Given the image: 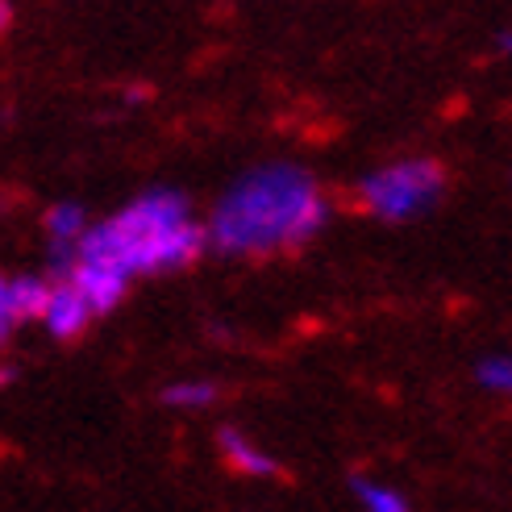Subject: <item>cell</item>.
I'll return each mask as SVG.
<instances>
[{
	"mask_svg": "<svg viewBox=\"0 0 512 512\" xmlns=\"http://www.w3.org/2000/svg\"><path fill=\"white\" fill-rule=\"evenodd\" d=\"M184 225H192L188 221V196H179L171 188H155V192H146L142 200H134L130 209L109 221L113 238H117V263H121V271H130V254L134 250H142L155 238L171 234V229H184Z\"/></svg>",
	"mask_w": 512,
	"mask_h": 512,
	"instance_id": "3",
	"label": "cell"
},
{
	"mask_svg": "<svg viewBox=\"0 0 512 512\" xmlns=\"http://www.w3.org/2000/svg\"><path fill=\"white\" fill-rule=\"evenodd\" d=\"M50 300H55V288H46L42 279H5L0 284V334L9 338V329L25 317L46 321Z\"/></svg>",
	"mask_w": 512,
	"mask_h": 512,
	"instance_id": "5",
	"label": "cell"
},
{
	"mask_svg": "<svg viewBox=\"0 0 512 512\" xmlns=\"http://www.w3.org/2000/svg\"><path fill=\"white\" fill-rule=\"evenodd\" d=\"M42 225H46V234L55 246H80L84 242V213L75 209V204H55V209L42 217Z\"/></svg>",
	"mask_w": 512,
	"mask_h": 512,
	"instance_id": "8",
	"label": "cell"
},
{
	"mask_svg": "<svg viewBox=\"0 0 512 512\" xmlns=\"http://www.w3.org/2000/svg\"><path fill=\"white\" fill-rule=\"evenodd\" d=\"M213 400H217L213 383H171V388H163V404H175V408H204Z\"/></svg>",
	"mask_w": 512,
	"mask_h": 512,
	"instance_id": "10",
	"label": "cell"
},
{
	"mask_svg": "<svg viewBox=\"0 0 512 512\" xmlns=\"http://www.w3.org/2000/svg\"><path fill=\"white\" fill-rule=\"evenodd\" d=\"M479 383H488V388H504L512 392V358H483L479 363Z\"/></svg>",
	"mask_w": 512,
	"mask_h": 512,
	"instance_id": "11",
	"label": "cell"
},
{
	"mask_svg": "<svg viewBox=\"0 0 512 512\" xmlns=\"http://www.w3.org/2000/svg\"><path fill=\"white\" fill-rule=\"evenodd\" d=\"M442 192H446V167L438 159L392 163V167H383L358 184L363 209L383 217V221H413L425 209H433Z\"/></svg>",
	"mask_w": 512,
	"mask_h": 512,
	"instance_id": "2",
	"label": "cell"
},
{
	"mask_svg": "<svg viewBox=\"0 0 512 512\" xmlns=\"http://www.w3.org/2000/svg\"><path fill=\"white\" fill-rule=\"evenodd\" d=\"M217 442H221V454L229 458V467H234V471H242V475H259V479H275V475H279V463H275V458H267V454L254 450L234 425H221V429H217Z\"/></svg>",
	"mask_w": 512,
	"mask_h": 512,
	"instance_id": "7",
	"label": "cell"
},
{
	"mask_svg": "<svg viewBox=\"0 0 512 512\" xmlns=\"http://www.w3.org/2000/svg\"><path fill=\"white\" fill-rule=\"evenodd\" d=\"M96 313L88 309V300L75 292L71 284L55 288V300H50V313H46V329H50V338H59V342H75V338H84V329Z\"/></svg>",
	"mask_w": 512,
	"mask_h": 512,
	"instance_id": "6",
	"label": "cell"
},
{
	"mask_svg": "<svg viewBox=\"0 0 512 512\" xmlns=\"http://www.w3.org/2000/svg\"><path fill=\"white\" fill-rule=\"evenodd\" d=\"M125 100H130V105H138V100H150V88H130V92H125Z\"/></svg>",
	"mask_w": 512,
	"mask_h": 512,
	"instance_id": "12",
	"label": "cell"
},
{
	"mask_svg": "<svg viewBox=\"0 0 512 512\" xmlns=\"http://www.w3.org/2000/svg\"><path fill=\"white\" fill-rule=\"evenodd\" d=\"M500 50H512V30H504V34H500Z\"/></svg>",
	"mask_w": 512,
	"mask_h": 512,
	"instance_id": "13",
	"label": "cell"
},
{
	"mask_svg": "<svg viewBox=\"0 0 512 512\" xmlns=\"http://www.w3.org/2000/svg\"><path fill=\"white\" fill-rule=\"evenodd\" d=\"M317 179L292 163L246 171L213 213L209 238L221 254H279L313 242L325 225Z\"/></svg>",
	"mask_w": 512,
	"mask_h": 512,
	"instance_id": "1",
	"label": "cell"
},
{
	"mask_svg": "<svg viewBox=\"0 0 512 512\" xmlns=\"http://www.w3.org/2000/svg\"><path fill=\"white\" fill-rule=\"evenodd\" d=\"M354 496L367 504V512H408L400 492L379 488V483H367V479H354Z\"/></svg>",
	"mask_w": 512,
	"mask_h": 512,
	"instance_id": "9",
	"label": "cell"
},
{
	"mask_svg": "<svg viewBox=\"0 0 512 512\" xmlns=\"http://www.w3.org/2000/svg\"><path fill=\"white\" fill-rule=\"evenodd\" d=\"M67 284L88 300L92 313H113L121 304V296H125V284H130V271H121L113 263H88V259H80Z\"/></svg>",
	"mask_w": 512,
	"mask_h": 512,
	"instance_id": "4",
	"label": "cell"
}]
</instances>
